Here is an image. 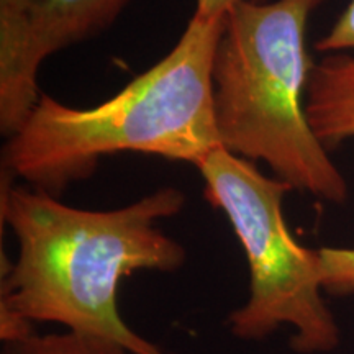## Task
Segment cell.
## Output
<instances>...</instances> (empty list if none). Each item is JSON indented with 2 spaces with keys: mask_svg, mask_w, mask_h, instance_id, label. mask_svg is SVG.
<instances>
[{
  "mask_svg": "<svg viewBox=\"0 0 354 354\" xmlns=\"http://www.w3.org/2000/svg\"><path fill=\"white\" fill-rule=\"evenodd\" d=\"M305 110L325 148L354 138V56L336 53L312 64Z\"/></svg>",
  "mask_w": 354,
  "mask_h": 354,
  "instance_id": "cell-6",
  "label": "cell"
},
{
  "mask_svg": "<svg viewBox=\"0 0 354 354\" xmlns=\"http://www.w3.org/2000/svg\"><path fill=\"white\" fill-rule=\"evenodd\" d=\"M317 254L323 289L331 294L354 292V250L320 248Z\"/></svg>",
  "mask_w": 354,
  "mask_h": 354,
  "instance_id": "cell-8",
  "label": "cell"
},
{
  "mask_svg": "<svg viewBox=\"0 0 354 354\" xmlns=\"http://www.w3.org/2000/svg\"><path fill=\"white\" fill-rule=\"evenodd\" d=\"M320 2L234 6L225 15L215 48L212 102L221 148L268 162L292 189L339 203L346 201L348 184L305 110L313 64L305 32Z\"/></svg>",
  "mask_w": 354,
  "mask_h": 354,
  "instance_id": "cell-3",
  "label": "cell"
},
{
  "mask_svg": "<svg viewBox=\"0 0 354 354\" xmlns=\"http://www.w3.org/2000/svg\"><path fill=\"white\" fill-rule=\"evenodd\" d=\"M3 354H131L120 344L94 336L73 333L38 335L37 331L6 342Z\"/></svg>",
  "mask_w": 354,
  "mask_h": 354,
  "instance_id": "cell-7",
  "label": "cell"
},
{
  "mask_svg": "<svg viewBox=\"0 0 354 354\" xmlns=\"http://www.w3.org/2000/svg\"><path fill=\"white\" fill-rule=\"evenodd\" d=\"M241 2H259V0H197L196 15L209 20L223 19L234 6Z\"/></svg>",
  "mask_w": 354,
  "mask_h": 354,
  "instance_id": "cell-11",
  "label": "cell"
},
{
  "mask_svg": "<svg viewBox=\"0 0 354 354\" xmlns=\"http://www.w3.org/2000/svg\"><path fill=\"white\" fill-rule=\"evenodd\" d=\"M184 194L162 187L115 210L64 205L43 190L8 185L2 221L19 245L0 295V338L32 333L35 323L107 339L131 354H166L123 322L122 279L138 271L174 272L185 250L158 227L183 210Z\"/></svg>",
  "mask_w": 354,
  "mask_h": 354,
  "instance_id": "cell-1",
  "label": "cell"
},
{
  "mask_svg": "<svg viewBox=\"0 0 354 354\" xmlns=\"http://www.w3.org/2000/svg\"><path fill=\"white\" fill-rule=\"evenodd\" d=\"M39 0H0V38H15L25 32L30 12Z\"/></svg>",
  "mask_w": 354,
  "mask_h": 354,
  "instance_id": "cell-10",
  "label": "cell"
},
{
  "mask_svg": "<svg viewBox=\"0 0 354 354\" xmlns=\"http://www.w3.org/2000/svg\"><path fill=\"white\" fill-rule=\"evenodd\" d=\"M315 48L323 53L354 51V0L348 3L328 33L317 41Z\"/></svg>",
  "mask_w": 354,
  "mask_h": 354,
  "instance_id": "cell-9",
  "label": "cell"
},
{
  "mask_svg": "<svg viewBox=\"0 0 354 354\" xmlns=\"http://www.w3.org/2000/svg\"><path fill=\"white\" fill-rule=\"evenodd\" d=\"M197 167L205 198L227 215L250 264V299L228 315L230 333L241 342H261L290 326L295 353L333 351L339 330L322 299L317 250L299 245L282 210L290 185L266 177L221 146Z\"/></svg>",
  "mask_w": 354,
  "mask_h": 354,
  "instance_id": "cell-4",
  "label": "cell"
},
{
  "mask_svg": "<svg viewBox=\"0 0 354 354\" xmlns=\"http://www.w3.org/2000/svg\"><path fill=\"white\" fill-rule=\"evenodd\" d=\"M223 19L194 13L169 55L97 107L74 109L39 95L24 125L8 136L6 169L53 196L91 176L110 154L201 165L220 146L212 64Z\"/></svg>",
  "mask_w": 354,
  "mask_h": 354,
  "instance_id": "cell-2",
  "label": "cell"
},
{
  "mask_svg": "<svg viewBox=\"0 0 354 354\" xmlns=\"http://www.w3.org/2000/svg\"><path fill=\"white\" fill-rule=\"evenodd\" d=\"M130 0H39L28 15L19 59L0 79V128L12 136L38 104L37 74L44 57L97 35Z\"/></svg>",
  "mask_w": 354,
  "mask_h": 354,
  "instance_id": "cell-5",
  "label": "cell"
}]
</instances>
